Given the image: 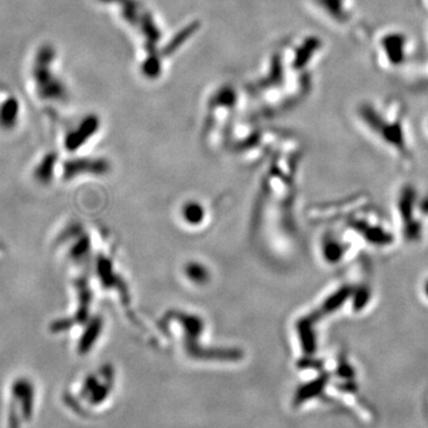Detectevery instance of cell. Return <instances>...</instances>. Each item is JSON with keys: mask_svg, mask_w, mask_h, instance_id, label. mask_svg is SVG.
I'll use <instances>...</instances> for the list:
<instances>
[{"mask_svg": "<svg viewBox=\"0 0 428 428\" xmlns=\"http://www.w3.org/2000/svg\"><path fill=\"white\" fill-rule=\"evenodd\" d=\"M103 11L131 38L137 48V69L142 78L156 81L162 78L169 54L166 26L154 9L145 0H96Z\"/></svg>", "mask_w": 428, "mask_h": 428, "instance_id": "obj_1", "label": "cell"}, {"mask_svg": "<svg viewBox=\"0 0 428 428\" xmlns=\"http://www.w3.org/2000/svg\"><path fill=\"white\" fill-rule=\"evenodd\" d=\"M410 55V40L402 33H384L377 41V59L384 68H400Z\"/></svg>", "mask_w": 428, "mask_h": 428, "instance_id": "obj_2", "label": "cell"}, {"mask_svg": "<svg viewBox=\"0 0 428 428\" xmlns=\"http://www.w3.org/2000/svg\"><path fill=\"white\" fill-rule=\"evenodd\" d=\"M322 13L337 23L347 22L354 9V0H312Z\"/></svg>", "mask_w": 428, "mask_h": 428, "instance_id": "obj_3", "label": "cell"}, {"mask_svg": "<svg viewBox=\"0 0 428 428\" xmlns=\"http://www.w3.org/2000/svg\"><path fill=\"white\" fill-rule=\"evenodd\" d=\"M424 1H426V4L428 5V0H424Z\"/></svg>", "mask_w": 428, "mask_h": 428, "instance_id": "obj_4", "label": "cell"}]
</instances>
